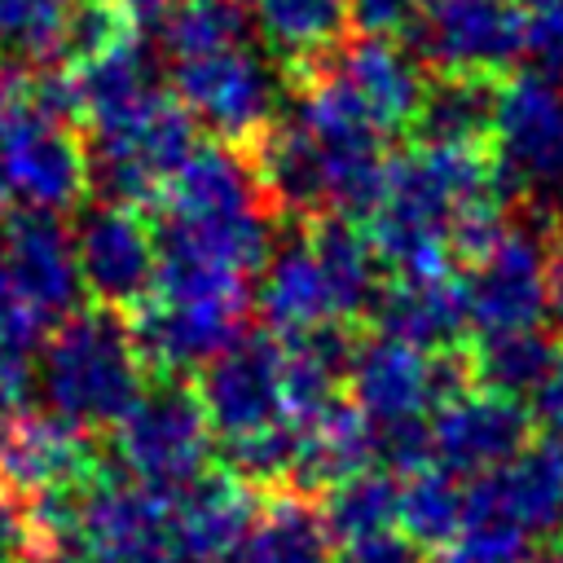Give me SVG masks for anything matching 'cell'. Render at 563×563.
Returning a JSON list of instances; mask_svg holds the SVG:
<instances>
[{
    "mask_svg": "<svg viewBox=\"0 0 563 563\" xmlns=\"http://www.w3.org/2000/svg\"><path fill=\"white\" fill-rule=\"evenodd\" d=\"M374 457L378 471L409 479L431 466V418H396L374 422Z\"/></svg>",
    "mask_w": 563,
    "mask_h": 563,
    "instance_id": "8d00e7d4",
    "label": "cell"
},
{
    "mask_svg": "<svg viewBox=\"0 0 563 563\" xmlns=\"http://www.w3.org/2000/svg\"><path fill=\"white\" fill-rule=\"evenodd\" d=\"M167 515L180 563H229L242 537L251 532L260 501L233 475L207 471L167 497Z\"/></svg>",
    "mask_w": 563,
    "mask_h": 563,
    "instance_id": "ffe728a7",
    "label": "cell"
},
{
    "mask_svg": "<svg viewBox=\"0 0 563 563\" xmlns=\"http://www.w3.org/2000/svg\"><path fill=\"white\" fill-rule=\"evenodd\" d=\"M347 22V0H255V26L290 57L325 53Z\"/></svg>",
    "mask_w": 563,
    "mask_h": 563,
    "instance_id": "1f68e13d",
    "label": "cell"
},
{
    "mask_svg": "<svg viewBox=\"0 0 563 563\" xmlns=\"http://www.w3.org/2000/svg\"><path fill=\"white\" fill-rule=\"evenodd\" d=\"M383 136L352 119L325 88L308 92L260 145V180L290 211L369 220L387 189Z\"/></svg>",
    "mask_w": 563,
    "mask_h": 563,
    "instance_id": "7a4b0ae2",
    "label": "cell"
},
{
    "mask_svg": "<svg viewBox=\"0 0 563 563\" xmlns=\"http://www.w3.org/2000/svg\"><path fill=\"white\" fill-rule=\"evenodd\" d=\"M238 40H246V13L233 0H176L158 18V44L172 53V62H185Z\"/></svg>",
    "mask_w": 563,
    "mask_h": 563,
    "instance_id": "4dcf8cb0",
    "label": "cell"
},
{
    "mask_svg": "<svg viewBox=\"0 0 563 563\" xmlns=\"http://www.w3.org/2000/svg\"><path fill=\"white\" fill-rule=\"evenodd\" d=\"M352 352H356V339L347 334L343 321L282 339V383H286L290 422H317L321 413L343 405Z\"/></svg>",
    "mask_w": 563,
    "mask_h": 563,
    "instance_id": "603a6c76",
    "label": "cell"
},
{
    "mask_svg": "<svg viewBox=\"0 0 563 563\" xmlns=\"http://www.w3.org/2000/svg\"><path fill=\"white\" fill-rule=\"evenodd\" d=\"M545 308L563 330V233L550 242V264H545Z\"/></svg>",
    "mask_w": 563,
    "mask_h": 563,
    "instance_id": "60d3db41",
    "label": "cell"
},
{
    "mask_svg": "<svg viewBox=\"0 0 563 563\" xmlns=\"http://www.w3.org/2000/svg\"><path fill=\"white\" fill-rule=\"evenodd\" d=\"M440 563H537V541L501 519H466Z\"/></svg>",
    "mask_w": 563,
    "mask_h": 563,
    "instance_id": "e575fe53",
    "label": "cell"
},
{
    "mask_svg": "<svg viewBox=\"0 0 563 563\" xmlns=\"http://www.w3.org/2000/svg\"><path fill=\"white\" fill-rule=\"evenodd\" d=\"M255 308L264 317V330L277 334V339H295L303 330H317V325H330L339 321L334 312V299H330V286H325V273L312 255V242L308 233H282L273 238V251L264 260V268L255 273Z\"/></svg>",
    "mask_w": 563,
    "mask_h": 563,
    "instance_id": "44dd1931",
    "label": "cell"
},
{
    "mask_svg": "<svg viewBox=\"0 0 563 563\" xmlns=\"http://www.w3.org/2000/svg\"><path fill=\"white\" fill-rule=\"evenodd\" d=\"M31 387L48 418L88 435L114 427L136 405L145 391V365L119 312L79 308L40 343Z\"/></svg>",
    "mask_w": 563,
    "mask_h": 563,
    "instance_id": "3957f363",
    "label": "cell"
},
{
    "mask_svg": "<svg viewBox=\"0 0 563 563\" xmlns=\"http://www.w3.org/2000/svg\"><path fill=\"white\" fill-rule=\"evenodd\" d=\"M475 387L471 356L462 352H418L396 339H365L352 352L347 369V405L369 422L396 418H431L440 405Z\"/></svg>",
    "mask_w": 563,
    "mask_h": 563,
    "instance_id": "52a82bcc",
    "label": "cell"
},
{
    "mask_svg": "<svg viewBox=\"0 0 563 563\" xmlns=\"http://www.w3.org/2000/svg\"><path fill=\"white\" fill-rule=\"evenodd\" d=\"M545 264H550V242L541 238V229L528 220H510L475 260L457 268L471 330L501 334V330L541 325V317H550Z\"/></svg>",
    "mask_w": 563,
    "mask_h": 563,
    "instance_id": "9c48e42d",
    "label": "cell"
},
{
    "mask_svg": "<svg viewBox=\"0 0 563 563\" xmlns=\"http://www.w3.org/2000/svg\"><path fill=\"white\" fill-rule=\"evenodd\" d=\"M493 106L497 88L479 75H440L427 84L418 114H413V136L418 145L435 150H475L493 132Z\"/></svg>",
    "mask_w": 563,
    "mask_h": 563,
    "instance_id": "4316f807",
    "label": "cell"
},
{
    "mask_svg": "<svg viewBox=\"0 0 563 563\" xmlns=\"http://www.w3.org/2000/svg\"><path fill=\"white\" fill-rule=\"evenodd\" d=\"M194 119L172 92H150L145 101L88 123V185L101 202H150L167 189V180L189 163L198 150Z\"/></svg>",
    "mask_w": 563,
    "mask_h": 563,
    "instance_id": "277c9868",
    "label": "cell"
},
{
    "mask_svg": "<svg viewBox=\"0 0 563 563\" xmlns=\"http://www.w3.org/2000/svg\"><path fill=\"white\" fill-rule=\"evenodd\" d=\"M246 312L251 303H229V299L150 295L128 330L145 369H158L163 378H180L189 369H207L220 352H229L251 330Z\"/></svg>",
    "mask_w": 563,
    "mask_h": 563,
    "instance_id": "5bb4252c",
    "label": "cell"
},
{
    "mask_svg": "<svg viewBox=\"0 0 563 563\" xmlns=\"http://www.w3.org/2000/svg\"><path fill=\"white\" fill-rule=\"evenodd\" d=\"M532 422L550 435V444H563V352H559L550 378L532 396Z\"/></svg>",
    "mask_w": 563,
    "mask_h": 563,
    "instance_id": "ab89813d",
    "label": "cell"
},
{
    "mask_svg": "<svg viewBox=\"0 0 563 563\" xmlns=\"http://www.w3.org/2000/svg\"><path fill=\"white\" fill-rule=\"evenodd\" d=\"M194 391H198L211 435L220 444L286 422L282 339L268 330H246L229 352H220L202 369Z\"/></svg>",
    "mask_w": 563,
    "mask_h": 563,
    "instance_id": "7c38bea8",
    "label": "cell"
},
{
    "mask_svg": "<svg viewBox=\"0 0 563 563\" xmlns=\"http://www.w3.org/2000/svg\"><path fill=\"white\" fill-rule=\"evenodd\" d=\"M233 4H238V0H233Z\"/></svg>",
    "mask_w": 563,
    "mask_h": 563,
    "instance_id": "bcb514c9",
    "label": "cell"
},
{
    "mask_svg": "<svg viewBox=\"0 0 563 563\" xmlns=\"http://www.w3.org/2000/svg\"><path fill=\"white\" fill-rule=\"evenodd\" d=\"M13 435H18V418H13V409H0V466L13 449Z\"/></svg>",
    "mask_w": 563,
    "mask_h": 563,
    "instance_id": "7bdbcfd3",
    "label": "cell"
},
{
    "mask_svg": "<svg viewBox=\"0 0 563 563\" xmlns=\"http://www.w3.org/2000/svg\"><path fill=\"white\" fill-rule=\"evenodd\" d=\"M40 343L44 325L35 317H0V409H13L31 391Z\"/></svg>",
    "mask_w": 563,
    "mask_h": 563,
    "instance_id": "d590c367",
    "label": "cell"
},
{
    "mask_svg": "<svg viewBox=\"0 0 563 563\" xmlns=\"http://www.w3.org/2000/svg\"><path fill=\"white\" fill-rule=\"evenodd\" d=\"M119 4V13H132V18H163V9L172 4V0H114Z\"/></svg>",
    "mask_w": 563,
    "mask_h": 563,
    "instance_id": "b9f144b4",
    "label": "cell"
},
{
    "mask_svg": "<svg viewBox=\"0 0 563 563\" xmlns=\"http://www.w3.org/2000/svg\"><path fill=\"white\" fill-rule=\"evenodd\" d=\"M308 242L325 273L339 321L365 317L383 286V260L369 242V229L356 220H343V216H317V224L308 229Z\"/></svg>",
    "mask_w": 563,
    "mask_h": 563,
    "instance_id": "cb8c5ba5",
    "label": "cell"
},
{
    "mask_svg": "<svg viewBox=\"0 0 563 563\" xmlns=\"http://www.w3.org/2000/svg\"><path fill=\"white\" fill-rule=\"evenodd\" d=\"M299 422H277V427H264L255 435H242V440H229L220 444V457H224V475H233L238 484L246 488H264V484H282V479H295V466H299Z\"/></svg>",
    "mask_w": 563,
    "mask_h": 563,
    "instance_id": "836d02e7",
    "label": "cell"
},
{
    "mask_svg": "<svg viewBox=\"0 0 563 563\" xmlns=\"http://www.w3.org/2000/svg\"><path fill=\"white\" fill-rule=\"evenodd\" d=\"M488 136L501 198H523L545 216L563 207V84L554 75H510L497 88Z\"/></svg>",
    "mask_w": 563,
    "mask_h": 563,
    "instance_id": "8992f818",
    "label": "cell"
},
{
    "mask_svg": "<svg viewBox=\"0 0 563 563\" xmlns=\"http://www.w3.org/2000/svg\"><path fill=\"white\" fill-rule=\"evenodd\" d=\"M317 506H321V519H325L334 545L374 537V532H391V528H400V479L387 471H361V475L325 488V497Z\"/></svg>",
    "mask_w": 563,
    "mask_h": 563,
    "instance_id": "f1b7e54d",
    "label": "cell"
},
{
    "mask_svg": "<svg viewBox=\"0 0 563 563\" xmlns=\"http://www.w3.org/2000/svg\"><path fill=\"white\" fill-rule=\"evenodd\" d=\"M70 242H75L84 295H92L97 308L123 312V308H141L154 295V277H158L154 229L132 207L123 202L84 207L70 229Z\"/></svg>",
    "mask_w": 563,
    "mask_h": 563,
    "instance_id": "8fae6325",
    "label": "cell"
},
{
    "mask_svg": "<svg viewBox=\"0 0 563 563\" xmlns=\"http://www.w3.org/2000/svg\"><path fill=\"white\" fill-rule=\"evenodd\" d=\"M88 189V158L70 128L22 114L0 128V202L13 211L57 216Z\"/></svg>",
    "mask_w": 563,
    "mask_h": 563,
    "instance_id": "4fadbf2b",
    "label": "cell"
},
{
    "mask_svg": "<svg viewBox=\"0 0 563 563\" xmlns=\"http://www.w3.org/2000/svg\"><path fill=\"white\" fill-rule=\"evenodd\" d=\"M532 444V409L523 400L466 387L431 413V466L453 479H479L515 462Z\"/></svg>",
    "mask_w": 563,
    "mask_h": 563,
    "instance_id": "9a60e30c",
    "label": "cell"
},
{
    "mask_svg": "<svg viewBox=\"0 0 563 563\" xmlns=\"http://www.w3.org/2000/svg\"><path fill=\"white\" fill-rule=\"evenodd\" d=\"M466 523V484L440 466L400 479V532L422 550H444Z\"/></svg>",
    "mask_w": 563,
    "mask_h": 563,
    "instance_id": "f546056e",
    "label": "cell"
},
{
    "mask_svg": "<svg viewBox=\"0 0 563 563\" xmlns=\"http://www.w3.org/2000/svg\"><path fill=\"white\" fill-rule=\"evenodd\" d=\"M211 453H216V435L202 413V400L180 378L145 383L136 405L114 422V444H110L114 479L141 484L163 497L207 475Z\"/></svg>",
    "mask_w": 563,
    "mask_h": 563,
    "instance_id": "5b68a950",
    "label": "cell"
},
{
    "mask_svg": "<svg viewBox=\"0 0 563 563\" xmlns=\"http://www.w3.org/2000/svg\"><path fill=\"white\" fill-rule=\"evenodd\" d=\"M92 471L97 457L88 449V435L48 413H35V418H18L13 449L0 466V488L18 497H44L92 484Z\"/></svg>",
    "mask_w": 563,
    "mask_h": 563,
    "instance_id": "7402d4cb",
    "label": "cell"
},
{
    "mask_svg": "<svg viewBox=\"0 0 563 563\" xmlns=\"http://www.w3.org/2000/svg\"><path fill=\"white\" fill-rule=\"evenodd\" d=\"M26 554H35V532H31L26 506H18V497L9 488H0V563H22Z\"/></svg>",
    "mask_w": 563,
    "mask_h": 563,
    "instance_id": "f35d334b",
    "label": "cell"
},
{
    "mask_svg": "<svg viewBox=\"0 0 563 563\" xmlns=\"http://www.w3.org/2000/svg\"><path fill=\"white\" fill-rule=\"evenodd\" d=\"M172 88H176V101L185 106V114L224 141L264 132L273 123L277 97H282L277 70L246 40L176 62Z\"/></svg>",
    "mask_w": 563,
    "mask_h": 563,
    "instance_id": "30bf717a",
    "label": "cell"
},
{
    "mask_svg": "<svg viewBox=\"0 0 563 563\" xmlns=\"http://www.w3.org/2000/svg\"><path fill=\"white\" fill-rule=\"evenodd\" d=\"M75 4L79 0H0V53L18 62L57 57Z\"/></svg>",
    "mask_w": 563,
    "mask_h": 563,
    "instance_id": "d6a6232c",
    "label": "cell"
},
{
    "mask_svg": "<svg viewBox=\"0 0 563 563\" xmlns=\"http://www.w3.org/2000/svg\"><path fill=\"white\" fill-rule=\"evenodd\" d=\"M334 563H431V559L400 528H391V532H374V537L334 545Z\"/></svg>",
    "mask_w": 563,
    "mask_h": 563,
    "instance_id": "74e56055",
    "label": "cell"
},
{
    "mask_svg": "<svg viewBox=\"0 0 563 563\" xmlns=\"http://www.w3.org/2000/svg\"><path fill=\"white\" fill-rule=\"evenodd\" d=\"M365 317H369L374 334L396 339L418 352H453V343L471 330L457 273L387 277Z\"/></svg>",
    "mask_w": 563,
    "mask_h": 563,
    "instance_id": "d6986e66",
    "label": "cell"
},
{
    "mask_svg": "<svg viewBox=\"0 0 563 563\" xmlns=\"http://www.w3.org/2000/svg\"><path fill=\"white\" fill-rule=\"evenodd\" d=\"M559 449H563V444H559Z\"/></svg>",
    "mask_w": 563,
    "mask_h": 563,
    "instance_id": "f6af8a7d",
    "label": "cell"
},
{
    "mask_svg": "<svg viewBox=\"0 0 563 563\" xmlns=\"http://www.w3.org/2000/svg\"><path fill=\"white\" fill-rule=\"evenodd\" d=\"M559 352L563 347L545 325L479 334V347L471 356V378L484 391H497V396H510V400H528L550 378Z\"/></svg>",
    "mask_w": 563,
    "mask_h": 563,
    "instance_id": "83f0119b",
    "label": "cell"
},
{
    "mask_svg": "<svg viewBox=\"0 0 563 563\" xmlns=\"http://www.w3.org/2000/svg\"><path fill=\"white\" fill-rule=\"evenodd\" d=\"M150 229L158 251L154 295L229 303H251V277L277 238L260 167L233 145H198L158 194Z\"/></svg>",
    "mask_w": 563,
    "mask_h": 563,
    "instance_id": "6da1fadb",
    "label": "cell"
},
{
    "mask_svg": "<svg viewBox=\"0 0 563 563\" xmlns=\"http://www.w3.org/2000/svg\"><path fill=\"white\" fill-rule=\"evenodd\" d=\"M229 563H334V537L317 501L282 493L260 506Z\"/></svg>",
    "mask_w": 563,
    "mask_h": 563,
    "instance_id": "d4e9b609",
    "label": "cell"
},
{
    "mask_svg": "<svg viewBox=\"0 0 563 563\" xmlns=\"http://www.w3.org/2000/svg\"><path fill=\"white\" fill-rule=\"evenodd\" d=\"M352 119H361L378 136H396L413 128L418 101L427 92L413 53H405L391 40H356L352 48L339 53L330 79L321 84Z\"/></svg>",
    "mask_w": 563,
    "mask_h": 563,
    "instance_id": "e0dca14e",
    "label": "cell"
},
{
    "mask_svg": "<svg viewBox=\"0 0 563 563\" xmlns=\"http://www.w3.org/2000/svg\"><path fill=\"white\" fill-rule=\"evenodd\" d=\"M537 563H563V554H550V559H537Z\"/></svg>",
    "mask_w": 563,
    "mask_h": 563,
    "instance_id": "ee69618b",
    "label": "cell"
},
{
    "mask_svg": "<svg viewBox=\"0 0 563 563\" xmlns=\"http://www.w3.org/2000/svg\"><path fill=\"white\" fill-rule=\"evenodd\" d=\"M413 57L444 75H497L528 53L519 0H427L400 35Z\"/></svg>",
    "mask_w": 563,
    "mask_h": 563,
    "instance_id": "ba28073f",
    "label": "cell"
},
{
    "mask_svg": "<svg viewBox=\"0 0 563 563\" xmlns=\"http://www.w3.org/2000/svg\"><path fill=\"white\" fill-rule=\"evenodd\" d=\"M466 519H501L532 541L563 532V449L528 444L515 462L466 484Z\"/></svg>",
    "mask_w": 563,
    "mask_h": 563,
    "instance_id": "ac0fdd59",
    "label": "cell"
},
{
    "mask_svg": "<svg viewBox=\"0 0 563 563\" xmlns=\"http://www.w3.org/2000/svg\"><path fill=\"white\" fill-rule=\"evenodd\" d=\"M303 440H299V466H295V484L303 488H334L361 471H378L374 457V422L365 413H356L347 400L334 405L330 413H321L317 422H299Z\"/></svg>",
    "mask_w": 563,
    "mask_h": 563,
    "instance_id": "484cf974",
    "label": "cell"
},
{
    "mask_svg": "<svg viewBox=\"0 0 563 563\" xmlns=\"http://www.w3.org/2000/svg\"><path fill=\"white\" fill-rule=\"evenodd\" d=\"M0 264L18 299L44 321L57 325L84 303V277L75 260L70 229L57 216L9 211L0 216Z\"/></svg>",
    "mask_w": 563,
    "mask_h": 563,
    "instance_id": "2e32d148",
    "label": "cell"
}]
</instances>
